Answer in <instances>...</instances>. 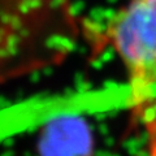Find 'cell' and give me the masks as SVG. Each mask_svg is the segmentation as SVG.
<instances>
[{"label":"cell","instance_id":"obj_2","mask_svg":"<svg viewBox=\"0 0 156 156\" xmlns=\"http://www.w3.org/2000/svg\"><path fill=\"white\" fill-rule=\"evenodd\" d=\"M94 42L111 47L126 70L130 105L143 116L156 105V0H129Z\"/></svg>","mask_w":156,"mask_h":156},{"label":"cell","instance_id":"obj_1","mask_svg":"<svg viewBox=\"0 0 156 156\" xmlns=\"http://www.w3.org/2000/svg\"><path fill=\"white\" fill-rule=\"evenodd\" d=\"M78 34L70 0H0V83L61 62Z\"/></svg>","mask_w":156,"mask_h":156}]
</instances>
